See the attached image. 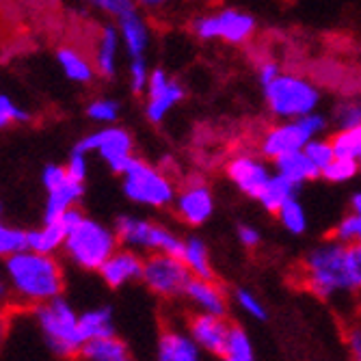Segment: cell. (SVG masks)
<instances>
[{"label": "cell", "instance_id": "cell-1", "mask_svg": "<svg viewBox=\"0 0 361 361\" xmlns=\"http://www.w3.org/2000/svg\"><path fill=\"white\" fill-rule=\"evenodd\" d=\"M9 299L22 307H37L65 292V271L59 255L22 249L3 259Z\"/></svg>", "mask_w": 361, "mask_h": 361}, {"label": "cell", "instance_id": "cell-2", "mask_svg": "<svg viewBox=\"0 0 361 361\" xmlns=\"http://www.w3.org/2000/svg\"><path fill=\"white\" fill-rule=\"evenodd\" d=\"M346 251L348 247L331 236L320 240L303 255L297 271V281L312 297L326 303L353 297Z\"/></svg>", "mask_w": 361, "mask_h": 361}, {"label": "cell", "instance_id": "cell-3", "mask_svg": "<svg viewBox=\"0 0 361 361\" xmlns=\"http://www.w3.org/2000/svg\"><path fill=\"white\" fill-rule=\"evenodd\" d=\"M32 320L46 348L61 361L76 359L85 346L80 331V312L65 297H56L44 305L32 307Z\"/></svg>", "mask_w": 361, "mask_h": 361}, {"label": "cell", "instance_id": "cell-4", "mask_svg": "<svg viewBox=\"0 0 361 361\" xmlns=\"http://www.w3.org/2000/svg\"><path fill=\"white\" fill-rule=\"evenodd\" d=\"M119 247L121 243L115 227L82 212L80 219L70 227L61 253L74 269L85 273H97Z\"/></svg>", "mask_w": 361, "mask_h": 361}, {"label": "cell", "instance_id": "cell-5", "mask_svg": "<svg viewBox=\"0 0 361 361\" xmlns=\"http://www.w3.org/2000/svg\"><path fill=\"white\" fill-rule=\"evenodd\" d=\"M121 178V190L128 202L141 208L152 210H167L173 206L178 184L160 165H152V162L143 158H135L130 165L123 169Z\"/></svg>", "mask_w": 361, "mask_h": 361}, {"label": "cell", "instance_id": "cell-6", "mask_svg": "<svg viewBox=\"0 0 361 361\" xmlns=\"http://www.w3.org/2000/svg\"><path fill=\"white\" fill-rule=\"evenodd\" d=\"M262 89H264L269 113L279 121L301 119L310 113H316L320 104L318 85L294 72H281L273 82Z\"/></svg>", "mask_w": 361, "mask_h": 361}, {"label": "cell", "instance_id": "cell-7", "mask_svg": "<svg viewBox=\"0 0 361 361\" xmlns=\"http://www.w3.org/2000/svg\"><path fill=\"white\" fill-rule=\"evenodd\" d=\"M326 126H329V121L320 113H310L301 119H292V121L271 123L257 137V154L273 162L286 154L301 152L312 139L322 137Z\"/></svg>", "mask_w": 361, "mask_h": 361}, {"label": "cell", "instance_id": "cell-8", "mask_svg": "<svg viewBox=\"0 0 361 361\" xmlns=\"http://www.w3.org/2000/svg\"><path fill=\"white\" fill-rule=\"evenodd\" d=\"M115 232L119 236L121 247L135 249L143 255L149 253H173L180 255L184 247V236H180L169 225L137 216V214H121L115 221Z\"/></svg>", "mask_w": 361, "mask_h": 361}, {"label": "cell", "instance_id": "cell-9", "mask_svg": "<svg viewBox=\"0 0 361 361\" xmlns=\"http://www.w3.org/2000/svg\"><path fill=\"white\" fill-rule=\"evenodd\" d=\"M190 32L200 42H225L229 46H247L255 39L257 20L236 7H221L197 16L190 22Z\"/></svg>", "mask_w": 361, "mask_h": 361}, {"label": "cell", "instance_id": "cell-10", "mask_svg": "<svg viewBox=\"0 0 361 361\" xmlns=\"http://www.w3.org/2000/svg\"><path fill=\"white\" fill-rule=\"evenodd\" d=\"M192 275L180 255L173 253H149L143 262L141 283L156 299L176 303L184 299V292Z\"/></svg>", "mask_w": 361, "mask_h": 361}, {"label": "cell", "instance_id": "cell-11", "mask_svg": "<svg viewBox=\"0 0 361 361\" xmlns=\"http://www.w3.org/2000/svg\"><path fill=\"white\" fill-rule=\"evenodd\" d=\"M74 149L89 154V156L95 154L117 176H121L123 169L137 158L133 135H130L126 128L115 126V123L100 126L97 130H93V133L85 135L82 139L76 141Z\"/></svg>", "mask_w": 361, "mask_h": 361}, {"label": "cell", "instance_id": "cell-12", "mask_svg": "<svg viewBox=\"0 0 361 361\" xmlns=\"http://www.w3.org/2000/svg\"><path fill=\"white\" fill-rule=\"evenodd\" d=\"M42 186L46 190L44 221H56L70 210L78 208L85 197V182L74 180L65 165L50 162L42 169Z\"/></svg>", "mask_w": 361, "mask_h": 361}, {"label": "cell", "instance_id": "cell-13", "mask_svg": "<svg viewBox=\"0 0 361 361\" xmlns=\"http://www.w3.org/2000/svg\"><path fill=\"white\" fill-rule=\"evenodd\" d=\"M171 210L178 216V221L188 227L206 225L216 210L214 192H212L210 184L202 176L184 178L178 184V195H176V202H173Z\"/></svg>", "mask_w": 361, "mask_h": 361}, {"label": "cell", "instance_id": "cell-14", "mask_svg": "<svg viewBox=\"0 0 361 361\" xmlns=\"http://www.w3.org/2000/svg\"><path fill=\"white\" fill-rule=\"evenodd\" d=\"M225 176L232 182L245 197L257 202L259 192L264 190L269 180L273 178V169L269 165V160L264 156H259L257 152H247L240 149L232 154L225 160Z\"/></svg>", "mask_w": 361, "mask_h": 361}, {"label": "cell", "instance_id": "cell-15", "mask_svg": "<svg viewBox=\"0 0 361 361\" xmlns=\"http://www.w3.org/2000/svg\"><path fill=\"white\" fill-rule=\"evenodd\" d=\"M182 324L188 331V336L197 342V346H200L208 357L223 359L227 336H229V329H232V322H229L227 318L190 310L184 316Z\"/></svg>", "mask_w": 361, "mask_h": 361}, {"label": "cell", "instance_id": "cell-16", "mask_svg": "<svg viewBox=\"0 0 361 361\" xmlns=\"http://www.w3.org/2000/svg\"><path fill=\"white\" fill-rule=\"evenodd\" d=\"M145 117L152 123H162L165 117L186 97V89L180 80L169 76L165 70H152L145 89Z\"/></svg>", "mask_w": 361, "mask_h": 361}, {"label": "cell", "instance_id": "cell-17", "mask_svg": "<svg viewBox=\"0 0 361 361\" xmlns=\"http://www.w3.org/2000/svg\"><path fill=\"white\" fill-rule=\"evenodd\" d=\"M143 262H145L143 253H139L135 249H128V247H119L104 262V267L97 271V277H100L102 283L109 286L111 290H121L130 283L141 281Z\"/></svg>", "mask_w": 361, "mask_h": 361}, {"label": "cell", "instance_id": "cell-18", "mask_svg": "<svg viewBox=\"0 0 361 361\" xmlns=\"http://www.w3.org/2000/svg\"><path fill=\"white\" fill-rule=\"evenodd\" d=\"M206 353L188 336L184 324H165L156 340L154 361H206Z\"/></svg>", "mask_w": 361, "mask_h": 361}, {"label": "cell", "instance_id": "cell-19", "mask_svg": "<svg viewBox=\"0 0 361 361\" xmlns=\"http://www.w3.org/2000/svg\"><path fill=\"white\" fill-rule=\"evenodd\" d=\"M121 35L117 24H102L97 28L91 44V61L95 65L97 78L115 80L119 72V52H121Z\"/></svg>", "mask_w": 361, "mask_h": 361}, {"label": "cell", "instance_id": "cell-20", "mask_svg": "<svg viewBox=\"0 0 361 361\" xmlns=\"http://www.w3.org/2000/svg\"><path fill=\"white\" fill-rule=\"evenodd\" d=\"M182 301L192 312L214 314V316H223V318H227V314H229V294L219 279L192 277Z\"/></svg>", "mask_w": 361, "mask_h": 361}, {"label": "cell", "instance_id": "cell-21", "mask_svg": "<svg viewBox=\"0 0 361 361\" xmlns=\"http://www.w3.org/2000/svg\"><path fill=\"white\" fill-rule=\"evenodd\" d=\"M80 214H82L80 208H74L56 221H44L39 227L26 229V247L39 253L59 255L63 251L70 227L80 219Z\"/></svg>", "mask_w": 361, "mask_h": 361}, {"label": "cell", "instance_id": "cell-22", "mask_svg": "<svg viewBox=\"0 0 361 361\" xmlns=\"http://www.w3.org/2000/svg\"><path fill=\"white\" fill-rule=\"evenodd\" d=\"M54 59L63 76L74 85H91L97 78L91 54L82 52L78 46H72V44L59 46L54 52Z\"/></svg>", "mask_w": 361, "mask_h": 361}, {"label": "cell", "instance_id": "cell-23", "mask_svg": "<svg viewBox=\"0 0 361 361\" xmlns=\"http://www.w3.org/2000/svg\"><path fill=\"white\" fill-rule=\"evenodd\" d=\"M115 24L119 28L121 44H123V50L128 52V56L130 59L145 56L149 42H152V30H149V24L143 18V13L139 9H135L128 16H123L121 20H117Z\"/></svg>", "mask_w": 361, "mask_h": 361}, {"label": "cell", "instance_id": "cell-24", "mask_svg": "<svg viewBox=\"0 0 361 361\" xmlns=\"http://www.w3.org/2000/svg\"><path fill=\"white\" fill-rule=\"evenodd\" d=\"M180 257H182V262L186 264V269L190 271L192 277L216 279V269H214V262H212V253H210V247L206 245L204 238L184 236V247H182Z\"/></svg>", "mask_w": 361, "mask_h": 361}, {"label": "cell", "instance_id": "cell-25", "mask_svg": "<svg viewBox=\"0 0 361 361\" xmlns=\"http://www.w3.org/2000/svg\"><path fill=\"white\" fill-rule=\"evenodd\" d=\"M80 331L85 344L91 340H102L109 336H117L115 312L111 305H93L80 312Z\"/></svg>", "mask_w": 361, "mask_h": 361}, {"label": "cell", "instance_id": "cell-26", "mask_svg": "<svg viewBox=\"0 0 361 361\" xmlns=\"http://www.w3.org/2000/svg\"><path fill=\"white\" fill-rule=\"evenodd\" d=\"M273 171L279 173V176H283L292 184H297L299 188L305 182H312V180H318L320 178V171L316 169V165L307 158V154L303 149L301 152L286 154V156L273 160Z\"/></svg>", "mask_w": 361, "mask_h": 361}, {"label": "cell", "instance_id": "cell-27", "mask_svg": "<svg viewBox=\"0 0 361 361\" xmlns=\"http://www.w3.org/2000/svg\"><path fill=\"white\" fill-rule=\"evenodd\" d=\"M80 361H135L130 346L119 336H109L102 340H91L82 346Z\"/></svg>", "mask_w": 361, "mask_h": 361}, {"label": "cell", "instance_id": "cell-28", "mask_svg": "<svg viewBox=\"0 0 361 361\" xmlns=\"http://www.w3.org/2000/svg\"><path fill=\"white\" fill-rule=\"evenodd\" d=\"M299 186L292 184L290 180H286L283 176L273 171V178L269 180V184L264 186V190L259 192L257 204L264 208L269 214H277V210L288 202L292 197H297Z\"/></svg>", "mask_w": 361, "mask_h": 361}, {"label": "cell", "instance_id": "cell-29", "mask_svg": "<svg viewBox=\"0 0 361 361\" xmlns=\"http://www.w3.org/2000/svg\"><path fill=\"white\" fill-rule=\"evenodd\" d=\"M277 221L279 225L286 229L288 234L292 236H303L310 227V221H307V212L303 208V204L299 202V197H292L288 200L279 210H277Z\"/></svg>", "mask_w": 361, "mask_h": 361}, {"label": "cell", "instance_id": "cell-30", "mask_svg": "<svg viewBox=\"0 0 361 361\" xmlns=\"http://www.w3.org/2000/svg\"><path fill=\"white\" fill-rule=\"evenodd\" d=\"M223 359H229V361H255L253 340L247 334L245 326L232 322V329H229V336H227Z\"/></svg>", "mask_w": 361, "mask_h": 361}, {"label": "cell", "instance_id": "cell-31", "mask_svg": "<svg viewBox=\"0 0 361 361\" xmlns=\"http://www.w3.org/2000/svg\"><path fill=\"white\" fill-rule=\"evenodd\" d=\"M232 301L238 307V312L255 322H264L269 318V307L262 301L257 294L249 288H234L232 292Z\"/></svg>", "mask_w": 361, "mask_h": 361}, {"label": "cell", "instance_id": "cell-32", "mask_svg": "<svg viewBox=\"0 0 361 361\" xmlns=\"http://www.w3.org/2000/svg\"><path fill=\"white\" fill-rule=\"evenodd\" d=\"M121 113V104L115 100V97H93V100L87 102L85 115L89 117V121L97 123V126H113L119 119Z\"/></svg>", "mask_w": 361, "mask_h": 361}, {"label": "cell", "instance_id": "cell-33", "mask_svg": "<svg viewBox=\"0 0 361 361\" xmlns=\"http://www.w3.org/2000/svg\"><path fill=\"white\" fill-rule=\"evenodd\" d=\"M359 176V160L346 158V156H336L329 165H326L320 173L322 180L331 184H346Z\"/></svg>", "mask_w": 361, "mask_h": 361}, {"label": "cell", "instance_id": "cell-34", "mask_svg": "<svg viewBox=\"0 0 361 361\" xmlns=\"http://www.w3.org/2000/svg\"><path fill=\"white\" fill-rule=\"evenodd\" d=\"M331 238H336L338 243L350 247V245H361V214L357 212H348L344 214L331 229Z\"/></svg>", "mask_w": 361, "mask_h": 361}, {"label": "cell", "instance_id": "cell-35", "mask_svg": "<svg viewBox=\"0 0 361 361\" xmlns=\"http://www.w3.org/2000/svg\"><path fill=\"white\" fill-rule=\"evenodd\" d=\"M336 154L338 156H346V158H361V126L350 128V130H336V133L329 137Z\"/></svg>", "mask_w": 361, "mask_h": 361}, {"label": "cell", "instance_id": "cell-36", "mask_svg": "<svg viewBox=\"0 0 361 361\" xmlns=\"http://www.w3.org/2000/svg\"><path fill=\"white\" fill-rule=\"evenodd\" d=\"M331 123L336 126V130H350L361 126V100H342L336 104L334 115H331Z\"/></svg>", "mask_w": 361, "mask_h": 361}, {"label": "cell", "instance_id": "cell-37", "mask_svg": "<svg viewBox=\"0 0 361 361\" xmlns=\"http://www.w3.org/2000/svg\"><path fill=\"white\" fill-rule=\"evenodd\" d=\"M26 249V229L0 221V262Z\"/></svg>", "mask_w": 361, "mask_h": 361}, {"label": "cell", "instance_id": "cell-38", "mask_svg": "<svg viewBox=\"0 0 361 361\" xmlns=\"http://www.w3.org/2000/svg\"><path fill=\"white\" fill-rule=\"evenodd\" d=\"M78 3L95 9L97 13H102L111 20H121L123 16H128L130 11H135L137 5L135 0H78Z\"/></svg>", "mask_w": 361, "mask_h": 361}, {"label": "cell", "instance_id": "cell-39", "mask_svg": "<svg viewBox=\"0 0 361 361\" xmlns=\"http://www.w3.org/2000/svg\"><path fill=\"white\" fill-rule=\"evenodd\" d=\"M303 152L307 154V158L314 162L316 165V169L322 173V169L329 165V162L338 156L336 154V147H334V143H331V139H312L305 147H303Z\"/></svg>", "mask_w": 361, "mask_h": 361}, {"label": "cell", "instance_id": "cell-40", "mask_svg": "<svg viewBox=\"0 0 361 361\" xmlns=\"http://www.w3.org/2000/svg\"><path fill=\"white\" fill-rule=\"evenodd\" d=\"M149 76H152V70H149L145 56L130 59V65H128V82H130V89H133V93H145L147 82H149Z\"/></svg>", "mask_w": 361, "mask_h": 361}, {"label": "cell", "instance_id": "cell-41", "mask_svg": "<svg viewBox=\"0 0 361 361\" xmlns=\"http://www.w3.org/2000/svg\"><path fill=\"white\" fill-rule=\"evenodd\" d=\"M28 121V113L9 95L0 93V130H5L11 123H24Z\"/></svg>", "mask_w": 361, "mask_h": 361}, {"label": "cell", "instance_id": "cell-42", "mask_svg": "<svg viewBox=\"0 0 361 361\" xmlns=\"http://www.w3.org/2000/svg\"><path fill=\"white\" fill-rule=\"evenodd\" d=\"M346 267L353 294H361V245H350L346 251Z\"/></svg>", "mask_w": 361, "mask_h": 361}, {"label": "cell", "instance_id": "cell-43", "mask_svg": "<svg viewBox=\"0 0 361 361\" xmlns=\"http://www.w3.org/2000/svg\"><path fill=\"white\" fill-rule=\"evenodd\" d=\"M65 169H68V173L74 180L87 182V176H89V154H82V152L72 147V154L68 156V162H65Z\"/></svg>", "mask_w": 361, "mask_h": 361}, {"label": "cell", "instance_id": "cell-44", "mask_svg": "<svg viewBox=\"0 0 361 361\" xmlns=\"http://www.w3.org/2000/svg\"><path fill=\"white\" fill-rule=\"evenodd\" d=\"M279 74H281V65L273 56H262V59L255 61V76H257L262 87H267L269 82H273Z\"/></svg>", "mask_w": 361, "mask_h": 361}, {"label": "cell", "instance_id": "cell-45", "mask_svg": "<svg viewBox=\"0 0 361 361\" xmlns=\"http://www.w3.org/2000/svg\"><path fill=\"white\" fill-rule=\"evenodd\" d=\"M344 344L350 361H361V322H353L344 331Z\"/></svg>", "mask_w": 361, "mask_h": 361}, {"label": "cell", "instance_id": "cell-46", "mask_svg": "<svg viewBox=\"0 0 361 361\" xmlns=\"http://www.w3.org/2000/svg\"><path fill=\"white\" fill-rule=\"evenodd\" d=\"M236 238H238L240 247H245L247 251H255L262 245V232L257 227L249 225V223H238Z\"/></svg>", "mask_w": 361, "mask_h": 361}, {"label": "cell", "instance_id": "cell-47", "mask_svg": "<svg viewBox=\"0 0 361 361\" xmlns=\"http://www.w3.org/2000/svg\"><path fill=\"white\" fill-rule=\"evenodd\" d=\"M171 0H135V5L139 11H147V13H156L160 9H165Z\"/></svg>", "mask_w": 361, "mask_h": 361}, {"label": "cell", "instance_id": "cell-48", "mask_svg": "<svg viewBox=\"0 0 361 361\" xmlns=\"http://www.w3.org/2000/svg\"><path fill=\"white\" fill-rule=\"evenodd\" d=\"M9 299V292H7V283H5V277H3V271H0V305Z\"/></svg>", "mask_w": 361, "mask_h": 361}, {"label": "cell", "instance_id": "cell-49", "mask_svg": "<svg viewBox=\"0 0 361 361\" xmlns=\"http://www.w3.org/2000/svg\"><path fill=\"white\" fill-rule=\"evenodd\" d=\"M350 210L357 212V214H361V190L350 197Z\"/></svg>", "mask_w": 361, "mask_h": 361}, {"label": "cell", "instance_id": "cell-50", "mask_svg": "<svg viewBox=\"0 0 361 361\" xmlns=\"http://www.w3.org/2000/svg\"><path fill=\"white\" fill-rule=\"evenodd\" d=\"M5 329H7V326H5V320H3V316H0V342H3V336H5Z\"/></svg>", "mask_w": 361, "mask_h": 361}, {"label": "cell", "instance_id": "cell-51", "mask_svg": "<svg viewBox=\"0 0 361 361\" xmlns=\"http://www.w3.org/2000/svg\"><path fill=\"white\" fill-rule=\"evenodd\" d=\"M359 176H361V158H359Z\"/></svg>", "mask_w": 361, "mask_h": 361}, {"label": "cell", "instance_id": "cell-52", "mask_svg": "<svg viewBox=\"0 0 361 361\" xmlns=\"http://www.w3.org/2000/svg\"><path fill=\"white\" fill-rule=\"evenodd\" d=\"M219 361H229V359H219Z\"/></svg>", "mask_w": 361, "mask_h": 361}, {"label": "cell", "instance_id": "cell-53", "mask_svg": "<svg viewBox=\"0 0 361 361\" xmlns=\"http://www.w3.org/2000/svg\"><path fill=\"white\" fill-rule=\"evenodd\" d=\"M0 212H3V206H0Z\"/></svg>", "mask_w": 361, "mask_h": 361}]
</instances>
